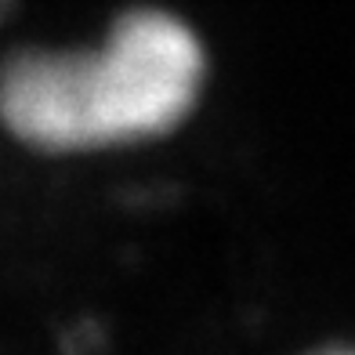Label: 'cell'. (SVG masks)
Segmentation results:
<instances>
[{
	"mask_svg": "<svg viewBox=\"0 0 355 355\" xmlns=\"http://www.w3.org/2000/svg\"><path fill=\"white\" fill-rule=\"evenodd\" d=\"M207 76L196 26L131 8L94 44H33L0 62V131L37 156L135 149L192 120Z\"/></svg>",
	"mask_w": 355,
	"mask_h": 355,
	"instance_id": "obj_1",
	"label": "cell"
},
{
	"mask_svg": "<svg viewBox=\"0 0 355 355\" xmlns=\"http://www.w3.org/2000/svg\"><path fill=\"white\" fill-rule=\"evenodd\" d=\"M304 355H355V345H327V348H312Z\"/></svg>",
	"mask_w": 355,
	"mask_h": 355,
	"instance_id": "obj_2",
	"label": "cell"
},
{
	"mask_svg": "<svg viewBox=\"0 0 355 355\" xmlns=\"http://www.w3.org/2000/svg\"><path fill=\"white\" fill-rule=\"evenodd\" d=\"M8 4H11V0H0V15H4V11H8Z\"/></svg>",
	"mask_w": 355,
	"mask_h": 355,
	"instance_id": "obj_3",
	"label": "cell"
}]
</instances>
